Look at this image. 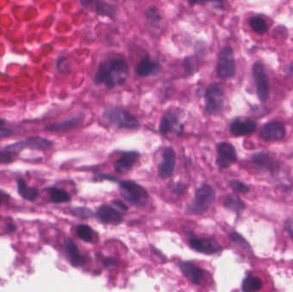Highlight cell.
<instances>
[{
	"label": "cell",
	"instance_id": "cell-1",
	"mask_svg": "<svg viewBox=\"0 0 293 292\" xmlns=\"http://www.w3.org/2000/svg\"><path fill=\"white\" fill-rule=\"evenodd\" d=\"M130 75L128 63L120 57L104 61L98 66L93 83L94 85H105L108 89L122 86L127 82Z\"/></svg>",
	"mask_w": 293,
	"mask_h": 292
},
{
	"label": "cell",
	"instance_id": "cell-2",
	"mask_svg": "<svg viewBox=\"0 0 293 292\" xmlns=\"http://www.w3.org/2000/svg\"><path fill=\"white\" fill-rule=\"evenodd\" d=\"M103 118L119 129H137L141 123L134 115L119 106H110L104 110Z\"/></svg>",
	"mask_w": 293,
	"mask_h": 292
},
{
	"label": "cell",
	"instance_id": "cell-3",
	"mask_svg": "<svg viewBox=\"0 0 293 292\" xmlns=\"http://www.w3.org/2000/svg\"><path fill=\"white\" fill-rule=\"evenodd\" d=\"M216 197V192L214 188L203 183L197 189L195 197L191 204H189L186 212L191 214H202L214 203Z\"/></svg>",
	"mask_w": 293,
	"mask_h": 292
},
{
	"label": "cell",
	"instance_id": "cell-4",
	"mask_svg": "<svg viewBox=\"0 0 293 292\" xmlns=\"http://www.w3.org/2000/svg\"><path fill=\"white\" fill-rule=\"evenodd\" d=\"M225 100V89L221 83H211L204 94L206 112L210 116L219 114L224 107Z\"/></svg>",
	"mask_w": 293,
	"mask_h": 292
},
{
	"label": "cell",
	"instance_id": "cell-5",
	"mask_svg": "<svg viewBox=\"0 0 293 292\" xmlns=\"http://www.w3.org/2000/svg\"><path fill=\"white\" fill-rule=\"evenodd\" d=\"M119 186L120 195L129 203L134 206H142L148 200L147 190L134 181H120Z\"/></svg>",
	"mask_w": 293,
	"mask_h": 292
},
{
	"label": "cell",
	"instance_id": "cell-6",
	"mask_svg": "<svg viewBox=\"0 0 293 292\" xmlns=\"http://www.w3.org/2000/svg\"><path fill=\"white\" fill-rule=\"evenodd\" d=\"M53 146L54 142L49 139L41 136H30L24 140L16 141L14 143L9 144L5 148V150L11 154H19L24 149L46 151Z\"/></svg>",
	"mask_w": 293,
	"mask_h": 292
},
{
	"label": "cell",
	"instance_id": "cell-7",
	"mask_svg": "<svg viewBox=\"0 0 293 292\" xmlns=\"http://www.w3.org/2000/svg\"><path fill=\"white\" fill-rule=\"evenodd\" d=\"M216 72L218 77L222 80H230L234 78L236 73V63L233 50L230 46H225L219 51Z\"/></svg>",
	"mask_w": 293,
	"mask_h": 292
},
{
	"label": "cell",
	"instance_id": "cell-8",
	"mask_svg": "<svg viewBox=\"0 0 293 292\" xmlns=\"http://www.w3.org/2000/svg\"><path fill=\"white\" fill-rule=\"evenodd\" d=\"M252 76L256 85L257 98L262 103H265L269 97L268 77L264 64L257 61L252 67Z\"/></svg>",
	"mask_w": 293,
	"mask_h": 292
},
{
	"label": "cell",
	"instance_id": "cell-9",
	"mask_svg": "<svg viewBox=\"0 0 293 292\" xmlns=\"http://www.w3.org/2000/svg\"><path fill=\"white\" fill-rule=\"evenodd\" d=\"M83 8L95 12L100 17L108 18L111 20L117 19L118 6L112 3L101 0H83L80 1Z\"/></svg>",
	"mask_w": 293,
	"mask_h": 292
},
{
	"label": "cell",
	"instance_id": "cell-10",
	"mask_svg": "<svg viewBox=\"0 0 293 292\" xmlns=\"http://www.w3.org/2000/svg\"><path fill=\"white\" fill-rule=\"evenodd\" d=\"M184 131V124L173 111H168L159 122V132L164 136L173 133L180 136Z\"/></svg>",
	"mask_w": 293,
	"mask_h": 292
},
{
	"label": "cell",
	"instance_id": "cell-11",
	"mask_svg": "<svg viewBox=\"0 0 293 292\" xmlns=\"http://www.w3.org/2000/svg\"><path fill=\"white\" fill-rule=\"evenodd\" d=\"M216 150L218 156L215 163L220 169H226L238 161L236 149L230 142L220 141L217 143Z\"/></svg>",
	"mask_w": 293,
	"mask_h": 292
},
{
	"label": "cell",
	"instance_id": "cell-12",
	"mask_svg": "<svg viewBox=\"0 0 293 292\" xmlns=\"http://www.w3.org/2000/svg\"><path fill=\"white\" fill-rule=\"evenodd\" d=\"M177 155L171 147H167L162 153V161L158 166V174L162 179L171 178L176 169Z\"/></svg>",
	"mask_w": 293,
	"mask_h": 292
},
{
	"label": "cell",
	"instance_id": "cell-13",
	"mask_svg": "<svg viewBox=\"0 0 293 292\" xmlns=\"http://www.w3.org/2000/svg\"><path fill=\"white\" fill-rule=\"evenodd\" d=\"M285 125L278 121H273L262 126L259 135L262 140L266 141H277L285 137Z\"/></svg>",
	"mask_w": 293,
	"mask_h": 292
},
{
	"label": "cell",
	"instance_id": "cell-14",
	"mask_svg": "<svg viewBox=\"0 0 293 292\" xmlns=\"http://www.w3.org/2000/svg\"><path fill=\"white\" fill-rule=\"evenodd\" d=\"M190 245L197 252L205 255H214L222 250L220 244L212 238H191Z\"/></svg>",
	"mask_w": 293,
	"mask_h": 292
},
{
	"label": "cell",
	"instance_id": "cell-15",
	"mask_svg": "<svg viewBox=\"0 0 293 292\" xmlns=\"http://www.w3.org/2000/svg\"><path fill=\"white\" fill-rule=\"evenodd\" d=\"M141 157L137 151H125L114 163V170L121 174H126L131 171Z\"/></svg>",
	"mask_w": 293,
	"mask_h": 292
},
{
	"label": "cell",
	"instance_id": "cell-16",
	"mask_svg": "<svg viewBox=\"0 0 293 292\" xmlns=\"http://www.w3.org/2000/svg\"><path fill=\"white\" fill-rule=\"evenodd\" d=\"M257 124L253 119L238 118L234 119L230 125V132L233 136L250 135L256 129Z\"/></svg>",
	"mask_w": 293,
	"mask_h": 292
},
{
	"label": "cell",
	"instance_id": "cell-17",
	"mask_svg": "<svg viewBox=\"0 0 293 292\" xmlns=\"http://www.w3.org/2000/svg\"><path fill=\"white\" fill-rule=\"evenodd\" d=\"M251 161L257 169L274 173L279 170V164L273 160L268 154L264 152L256 153L251 156Z\"/></svg>",
	"mask_w": 293,
	"mask_h": 292
},
{
	"label": "cell",
	"instance_id": "cell-18",
	"mask_svg": "<svg viewBox=\"0 0 293 292\" xmlns=\"http://www.w3.org/2000/svg\"><path fill=\"white\" fill-rule=\"evenodd\" d=\"M161 68L160 63L152 60L148 55H145L137 63V73L141 78H148L153 75L159 74L161 71Z\"/></svg>",
	"mask_w": 293,
	"mask_h": 292
},
{
	"label": "cell",
	"instance_id": "cell-19",
	"mask_svg": "<svg viewBox=\"0 0 293 292\" xmlns=\"http://www.w3.org/2000/svg\"><path fill=\"white\" fill-rule=\"evenodd\" d=\"M97 218L102 223L119 225L123 221L122 215L118 210L107 205L100 206L96 212Z\"/></svg>",
	"mask_w": 293,
	"mask_h": 292
},
{
	"label": "cell",
	"instance_id": "cell-20",
	"mask_svg": "<svg viewBox=\"0 0 293 292\" xmlns=\"http://www.w3.org/2000/svg\"><path fill=\"white\" fill-rule=\"evenodd\" d=\"M65 252L68 258L70 263L73 266H81L86 262V257L80 252L77 244L72 239H67L65 242Z\"/></svg>",
	"mask_w": 293,
	"mask_h": 292
},
{
	"label": "cell",
	"instance_id": "cell-21",
	"mask_svg": "<svg viewBox=\"0 0 293 292\" xmlns=\"http://www.w3.org/2000/svg\"><path fill=\"white\" fill-rule=\"evenodd\" d=\"M180 268L183 274L185 275L189 280H191L195 284H200L202 283L203 274L202 270L195 264L188 261H182L180 263Z\"/></svg>",
	"mask_w": 293,
	"mask_h": 292
},
{
	"label": "cell",
	"instance_id": "cell-22",
	"mask_svg": "<svg viewBox=\"0 0 293 292\" xmlns=\"http://www.w3.org/2000/svg\"><path fill=\"white\" fill-rule=\"evenodd\" d=\"M83 115H78L74 118H70L67 120L60 122V123H51L46 126L45 129L50 132H67L77 128L79 125L81 121L83 119Z\"/></svg>",
	"mask_w": 293,
	"mask_h": 292
},
{
	"label": "cell",
	"instance_id": "cell-23",
	"mask_svg": "<svg viewBox=\"0 0 293 292\" xmlns=\"http://www.w3.org/2000/svg\"><path fill=\"white\" fill-rule=\"evenodd\" d=\"M17 191L23 199L29 201H35L39 195L37 189L34 187H29L23 178L17 179Z\"/></svg>",
	"mask_w": 293,
	"mask_h": 292
},
{
	"label": "cell",
	"instance_id": "cell-24",
	"mask_svg": "<svg viewBox=\"0 0 293 292\" xmlns=\"http://www.w3.org/2000/svg\"><path fill=\"white\" fill-rule=\"evenodd\" d=\"M224 206L228 210L236 212V213H241L245 209V202L236 194L228 195L227 197L225 198V201H224Z\"/></svg>",
	"mask_w": 293,
	"mask_h": 292
},
{
	"label": "cell",
	"instance_id": "cell-25",
	"mask_svg": "<svg viewBox=\"0 0 293 292\" xmlns=\"http://www.w3.org/2000/svg\"><path fill=\"white\" fill-rule=\"evenodd\" d=\"M145 16L149 26L154 28V29H158L160 26L162 17H161V14L156 6H148V8L146 9Z\"/></svg>",
	"mask_w": 293,
	"mask_h": 292
},
{
	"label": "cell",
	"instance_id": "cell-26",
	"mask_svg": "<svg viewBox=\"0 0 293 292\" xmlns=\"http://www.w3.org/2000/svg\"><path fill=\"white\" fill-rule=\"evenodd\" d=\"M50 199L54 203H66L71 201V195L62 189H58L56 187H51L47 189Z\"/></svg>",
	"mask_w": 293,
	"mask_h": 292
},
{
	"label": "cell",
	"instance_id": "cell-27",
	"mask_svg": "<svg viewBox=\"0 0 293 292\" xmlns=\"http://www.w3.org/2000/svg\"><path fill=\"white\" fill-rule=\"evenodd\" d=\"M262 280L253 275H248L243 282L242 289L244 292L258 291L262 288Z\"/></svg>",
	"mask_w": 293,
	"mask_h": 292
},
{
	"label": "cell",
	"instance_id": "cell-28",
	"mask_svg": "<svg viewBox=\"0 0 293 292\" xmlns=\"http://www.w3.org/2000/svg\"><path fill=\"white\" fill-rule=\"evenodd\" d=\"M249 23L252 30L258 35H263L268 30V23L260 16H254L250 18Z\"/></svg>",
	"mask_w": 293,
	"mask_h": 292
},
{
	"label": "cell",
	"instance_id": "cell-29",
	"mask_svg": "<svg viewBox=\"0 0 293 292\" xmlns=\"http://www.w3.org/2000/svg\"><path fill=\"white\" fill-rule=\"evenodd\" d=\"M77 234L79 237L80 239L87 242V243H91L94 238V232L93 230L86 225H82L77 228Z\"/></svg>",
	"mask_w": 293,
	"mask_h": 292
},
{
	"label": "cell",
	"instance_id": "cell-30",
	"mask_svg": "<svg viewBox=\"0 0 293 292\" xmlns=\"http://www.w3.org/2000/svg\"><path fill=\"white\" fill-rule=\"evenodd\" d=\"M183 68L187 74H193L197 71V61L195 57H186L183 61Z\"/></svg>",
	"mask_w": 293,
	"mask_h": 292
},
{
	"label": "cell",
	"instance_id": "cell-31",
	"mask_svg": "<svg viewBox=\"0 0 293 292\" xmlns=\"http://www.w3.org/2000/svg\"><path fill=\"white\" fill-rule=\"evenodd\" d=\"M229 186L233 189L234 191L239 192V193H243V194H246L250 192V188L247 184L243 183L241 181L239 180H230L229 182Z\"/></svg>",
	"mask_w": 293,
	"mask_h": 292
},
{
	"label": "cell",
	"instance_id": "cell-32",
	"mask_svg": "<svg viewBox=\"0 0 293 292\" xmlns=\"http://www.w3.org/2000/svg\"><path fill=\"white\" fill-rule=\"evenodd\" d=\"M229 238H230V241H232L233 243H235L236 244H239L241 247L247 248V249H251V245L248 244L247 241L245 240L242 236L239 235V233H237V232H231V233H230Z\"/></svg>",
	"mask_w": 293,
	"mask_h": 292
},
{
	"label": "cell",
	"instance_id": "cell-33",
	"mask_svg": "<svg viewBox=\"0 0 293 292\" xmlns=\"http://www.w3.org/2000/svg\"><path fill=\"white\" fill-rule=\"evenodd\" d=\"M71 212H72V214L75 215V216L81 217V218H90V217L93 216V212H92L91 210L88 209V208H85V207L72 208L71 210Z\"/></svg>",
	"mask_w": 293,
	"mask_h": 292
},
{
	"label": "cell",
	"instance_id": "cell-34",
	"mask_svg": "<svg viewBox=\"0 0 293 292\" xmlns=\"http://www.w3.org/2000/svg\"><path fill=\"white\" fill-rule=\"evenodd\" d=\"M187 188H188V185L186 183L179 182V183L174 184L173 187H172V191L177 195H181L186 191Z\"/></svg>",
	"mask_w": 293,
	"mask_h": 292
},
{
	"label": "cell",
	"instance_id": "cell-35",
	"mask_svg": "<svg viewBox=\"0 0 293 292\" xmlns=\"http://www.w3.org/2000/svg\"><path fill=\"white\" fill-rule=\"evenodd\" d=\"M13 155L11 153L0 151V164H10L13 162Z\"/></svg>",
	"mask_w": 293,
	"mask_h": 292
},
{
	"label": "cell",
	"instance_id": "cell-36",
	"mask_svg": "<svg viewBox=\"0 0 293 292\" xmlns=\"http://www.w3.org/2000/svg\"><path fill=\"white\" fill-rule=\"evenodd\" d=\"M66 57H61L57 60V69L60 73L62 74H66L68 72V68L66 67Z\"/></svg>",
	"mask_w": 293,
	"mask_h": 292
},
{
	"label": "cell",
	"instance_id": "cell-37",
	"mask_svg": "<svg viewBox=\"0 0 293 292\" xmlns=\"http://www.w3.org/2000/svg\"><path fill=\"white\" fill-rule=\"evenodd\" d=\"M284 229L287 232L290 238L293 240V218H290L286 220L284 225Z\"/></svg>",
	"mask_w": 293,
	"mask_h": 292
},
{
	"label": "cell",
	"instance_id": "cell-38",
	"mask_svg": "<svg viewBox=\"0 0 293 292\" xmlns=\"http://www.w3.org/2000/svg\"><path fill=\"white\" fill-rule=\"evenodd\" d=\"M95 178L99 179V180H109L112 181V182H119L120 183V181H119L117 178H115V177L111 176V175L105 174V173H98Z\"/></svg>",
	"mask_w": 293,
	"mask_h": 292
},
{
	"label": "cell",
	"instance_id": "cell-39",
	"mask_svg": "<svg viewBox=\"0 0 293 292\" xmlns=\"http://www.w3.org/2000/svg\"><path fill=\"white\" fill-rule=\"evenodd\" d=\"M14 131L6 127H0V138H6L13 135Z\"/></svg>",
	"mask_w": 293,
	"mask_h": 292
},
{
	"label": "cell",
	"instance_id": "cell-40",
	"mask_svg": "<svg viewBox=\"0 0 293 292\" xmlns=\"http://www.w3.org/2000/svg\"><path fill=\"white\" fill-rule=\"evenodd\" d=\"M114 205L120 207V209L124 210V211H127L128 210V206H126V204L123 203L122 201H114Z\"/></svg>",
	"mask_w": 293,
	"mask_h": 292
},
{
	"label": "cell",
	"instance_id": "cell-41",
	"mask_svg": "<svg viewBox=\"0 0 293 292\" xmlns=\"http://www.w3.org/2000/svg\"><path fill=\"white\" fill-rule=\"evenodd\" d=\"M211 5H212V7L214 8V9L220 10V11L224 10V6H223L222 2H212Z\"/></svg>",
	"mask_w": 293,
	"mask_h": 292
},
{
	"label": "cell",
	"instance_id": "cell-42",
	"mask_svg": "<svg viewBox=\"0 0 293 292\" xmlns=\"http://www.w3.org/2000/svg\"><path fill=\"white\" fill-rule=\"evenodd\" d=\"M105 265L106 266H109V265H113L115 263V261H114L113 259H111V258H105Z\"/></svg>",
	"mask_w": 293,
	"mask_h": 292
},
{
	"label": "cell",
	"instance_id": "cell-43",
	"mask_svg": "<svg viewBox=\"0 0 293 292\" xmlns=\"http://www.w3.org/2000/svg\"><path fill=\"white\" fill-rule=\"evenodd\" d=\"M287 71L288 76H293V63L288 65Z\"/></svg>",
	"mask_w": 293,
	"mask_h": 292
},
{
	"label": "cell",
	"instance_id": "cell-44",
	"mask_svg": "<svg viewBox=\"0 0 293 292\" xmlns=\"http://www.w3.org/2000/svg\"><path fill=\"white\" fill-rule=\"evenodd\" d=\"M188 3L192 6H195V5H202V4L205 3V1H189Z\"/></svg>",
	"mask_w": 293,
	"mask_h": 292
},
{
	"label": "cell",
	"instance_id": "cell-45",
	"mask_svg": "<svg viewBox=\"0 0 293 292\" xmlns=\"http://www.w3.org/2000/svg\"><path fill=\"white\" fill-rule=\"evenodd\" d=\"M4 123H5V120H3V119H1V118H0V127L2 126Z\"/></svg>",
	"mask_w": 293,
	"mask_h": 292
},
{
	"label": "cell",
	"instance_id": "cell-46",
	"mask_svg": "<svg viewBox=\"0 0 293 292\" xmlns=\"http://www.w3.org/2000/svg\"><path fill=\"white\" fill-rule=\"evenodd\" d=\"M1 203H2V198H1V195H0V206H1Z\"/></svg>",
	"mask_w": 293,
	"mask_h": 292
}]
</instances>
